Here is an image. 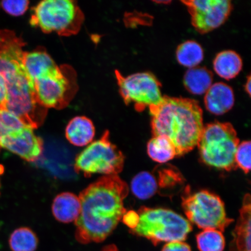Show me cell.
<instances>
[{
	"label": "cell",
	"instance_id": "obj_1",
	"mask_svg": "<svg viewBox=\"0 0 251 251\" xmlns=\"http://www.w3.org/2000/svg\"><path fill=\"white\" fill-rule=\"evenodd\" d=\"M128 187L118 175L105 176L81 191V211L75 221L78 243H101L111 235L126 212L124 200Z\"/></svg>",
	"mask_w": 251,
	"mask_h": 251
},
{
	"label": "cell",
	"instance_id": "obj_2",
	"mask_svg": "<svg viewBox=\"0 0 251 251\" xmlns=\"http://www.w3.org/2000/svg\"><path fill=\"white\" fill-rule=\"evenodd\" d=\"M149 109L153 136L168 138L178 156L195 148L204 127L202 109L198 102L163 97L161 102Z\"/></svg>",
	"mask_w": 251,
	"mask_h": 251
},
{
	"label": "cell",
	"instance_id": "obj_3",
	"mask_svg": "<svg viewBox=\"0 0 251 251\" xmlns=\"http://www.w3.org/2000/svg\"><path fill=\"white\" fill-rule=\"evenodd\" d=\"M139 222L130 233L145 237L153 245L186 240L193 230L191 223L170 209L141 207Z\"/></svg>",
	"mask_w": 251,
	"mask_h": 251
},
{
	"label": "cell",
	"instance_id": "obj_4",
	"mask_svg": "<svg viewBox=\"0 0 251 251\" xmlns=\"http://www.w3.org/2000/svg\"><path fill=\"white\" fill-rule=\"evenodd\" d=\"M239 144L231 124L216 122L203 127L197 146L204 164L231 171L237 168L235 155Z\"/></svg>",
	"mask_w": 251,
	"mask_h": 251
},
{
	"label": "cell",
	"instance_id": "obj_5",
	"mask_svg": "<svg viewBox=\"0 0 251 251\" xmlns=\"http://www.w3.org/2000/svg\"><path fill=\"white\" fill-rule=\"evenodd\" d=\"M7 87L5 108L27 126L37 128L45 121L47 109L40 104L34 84L23 70L4 78Z\"/></svg>",
	"mask_w": 251,
	"mask_h": 251
},
{
	"label": "cell",
	"instance_id": "obj_6",
	"mask_svg": "<svg viewBox=\"0 0 251 251\" xmlns=\"http://www.w3.org/2000/svg\"><path fill=\"white\" fill-rule=\"evenodd\" d=\"M83 18L74 1L46 0L33 8L30 24L45 33L70 36L79 30Z\"/></svg>",
	"mask_w": 251,
	"mask_h": 251
},
{
	"label": "cell",
	"instance_id": "obj_7",
	"mask_svg": "<svg viewBox=\"0 0 251 251\" xmlns=\"http://www.w3.org/2000/svg\"><path fill=\"white\" fill-rule=\"evenodd\" d=\"M182 200L188 221L203 230L214 229L223 232L234 221L227 217L221 198L209 191L190 193L186 190Z\"/></svg>",
	"mask_w": 251,
	"mask_h": 251
},
{
	"label": "cell",
	"instance_id": "obj_8",
	"mask_svg": "<svg viewBox=\"0 0 251 251\" xmlns=\"http://www.w3.org/2000/svg\"><path fill=\"white\" fill-rule=\"evenodd\" d=\"M124 162L123 153L110 141L109 131H106L77 156L75 170L87 177L97 174L118 175L123 170Z\"/></svg>",
	"mask_w": 251,
	"mask_h": 251
},
{
	"label": "cell",
	"instance_id": "obj_9",
	"mask_svg": "<svg viewBox=\"0 0 251 251\" xmlns=\"http://www.w3.org/2000/svg\"><path fill=\"white\" fill-rule=\"evenodd\" d=\"M37 100L46 109L65 107L77 90L73 70L58 67L34 83Z\"/></svg>",
	"mask_w": 251,
	"mask_h": 251
},
{
	"label": "cell",
	"instance_id": "obj_10",
	"mask_svg": "<svg viewBox=\"0 0 251 251\" xmlns=\"http://www.w3.org/2000/svg\"><path fill=\"white\" fill-rule=\"evenodd\" d=\"M119 90L127 104H133L138 111L158 105L163 99L161 83L150 72H140L124 76L116 72Z\"/></svg>",
	"mask_w": 251,
	"mask_h": 251
},
{
	"label": "cell",
	"instance_id": "obj_11",
	"mask_svg": "<svg viewBox=\"0 0 251 251\" xmlns=\"http://www.w3.org/2000/svg\"><path fill=\"white\" fill-rule=\"evenodd\" d=\"M182 2L189 12L191 24L200 33H208L221 26L232 9L228 0H188Z\"/></svg>",
	"mask_w": 251,
	"mask_h": 251
},
{
	"label": "cell",
	"instance_id": "obj_12",
	"mask_svg": "<svg viewBox=\"0 0 251 251\" xmlns=\"http://www.w3.org/2000/svg\"><path fill=\"white\" fill-rule=\"evenodd\" d=\"M29 126L0 139V149L4 148L27 162L37 161L42 155L43 141Z\"/></svg>",
	"mask_w": 251,
	"mask_h": 251
},
{
	"label": "cell",
	"instance_id": "obj_13",
	"mask_svg": "<svg viewBox=\"0 0 251 251\" xmlns=\"http://www.w3.org/2000/svg\"><path fill=\"white\" fill-rule=\"evenodd\" d=\"M24 46L14 31L0 30V74L4 78L23 70Z\"/></svg>",
	"mask_w": 251,
	"mask_h": 251
},
{
	"label": "cell",
	"instance_id": "obj_14",
	"mask_svg": "<svg viewBox=\"0 0 251 251\" xmlns=\"http://www.w3.org/2000/svg\"><path fill=\"white\" fill-rule=\"evenodd\" d=\"M205 94L204 102L206 108L213 114H225L234 106L233 91L226 84L216 83L212 84Z\"/></svg>",
	"mask_w": 251,
	"mask_h": 251
},
{
	"label": "cell",
	"instance_id": "obj_15",
	"mask_svg": "<svg viewBox=\"0 0 251 251\" xmlns=\"http://www.w3.org/2000/svg\"><path fill=\"white\" fill-rule=\"evenodd\" d=\"M23 64L25 73L33 84L58 67L51 56L42 50L25 52Z\"/></svg>",
	"mask_w": 251,
	"mask_h": 251
},
{
	"label": "cell",
	"instance_id": "obj_16",
	"mask_svg": "<svg viewBox=\"0 0 251 251\" xmlns=\"http://www.w3.org/2000/svg\"><path fill=\"white\" fill-rule=\"evenodd\" d=\"M251 196L244 197L240 216L233 232L230 251H251Z\"/></svg>",
	"mask_w": 251,
	"mask_h": 251
},
{
	"label": "cell",
	"instance_id": "obj_17",
	"mask_svg": "<svg viewBox=\"0 0 251 251\" xmlns=\"http://www.w3.org/2000/svg\"><path fill=\"white\" fill-rule=\"evenodd\" d=\"M80 211L79 198L73 193L66 192L59 194L53 201V215L57 221L64 224L76 221Z\"/></svg>",
	"mask_w": 251,
	"mask_h": 251
},
{
	"label": "cell",
	"instance_id": "obj_18",
	"mask_svg": "<svg viewBox=\"0 0 251 251\" xmlns=\"http://www.w3.org/2000/svg\"><path fill=\"white\" fill-rule=\"evenodd\" d=\"M95 127L92 121L86 117H75L69 122L65 136L74 146L83 147L92 143L95 136Z\"/></svg>",
	"mask_w": 251,
	"mask_h": 251
},
{
	"label": "cell",
	"instance_id": "obj_19",
	"mask_svg": "<svg viewBox=\"0 0 251 251\" xmlns=\"http://www.w3.org/2000/svg\"><path fill=\"white\" fill-rule=\"evenodd\" d=\"M243 61L239 55L233 51L219 53L213 61V69L220 77L230 80L240 74Z\"/></svg>",
	"mask_w": 251,
	"mask_h": 251
},
{
	"label": "cell",
	"instance_id": "obj_20",
	"mask_svg": "<svg viewBox=\"0 0 251 251\" xmlns=\"http://www.w3.org/2000/svg\"><path fill=\"white\" fill-rule=\"evenodd\" d=\"M213 75L205 68L196 67L187 71L184 77L186 89L196 95L205 94L212 85Z\"/></svg>",
	"mask_w": 251,
	"mask_h": 251
},
{
	"label": "cell",
	"instance_id": "obj_21",
	"mask_svg": "<svg viewBox=\"0 0 251 251\" xmlns=\"http://www.w3.org/2000/svg\"><path fill=\"white\" fill-rule=\"evenodd\" d=\"M147 152L153 161L161 164L177 156L174 144L164 136H153L147 144Z\"/></svg>",
	"mask_w": 251,
	"mask_h": 251
},
{
	"label": "cell",
	"instance_id": "obj_22",
	"mask_svg": "<svg viewBox=\"0 0 251 251\" xmlns=\"http://www.w3.org/2000/svg\"><path fill=\"white\" fill-rule=\"evenodd\" d=\"M203 50L199 43L187 41L178 47L176 58L178 63L188 68H196L203 59Z\"/></svg>",
	"mask_w": 251,
	"mask_h": 251
},
{
	"label": "cell",
	"instance_id": "obj_23",
	"mask_svg": "<svg viewBox=\"0 0 251 251\" xmlns=\"http://www.w3.org/2000/svg\"><path fill=\"white\" fill-rule=\"evenodd\" d=\"M38 244L36 234L28 227L16 229L9 239V247L12 251H35Z\"/></svg>",
	"mask_w": 251,
	"mask_h": 251
},
{
	"label": "cell",
	"instance_id": "obj_24",
	"mask_svg": "<svg viewBox=\"0 0 251 251\" xmlns=\"http://www.w3.org/2000/svg\"><path fill=\"white\" fill-rule=\"evenodd\" d=\"M131 189L138 199L146 200L155 195L158 184L152 175L149 172H142L131 181Z\"/></svg>",
	"mask_w": 251,
	"mask_h": 251
},
{
	"label": "cell",
	"instance_id": "obj_25",
	"mask_svg": "<svg viewBox=\"0 0 251 251\" xmlns=\"http://www.w3.org/2000/svg\"><path fill=\"white\" fill-rule=\"evenodd\" d=\"M198 249L200 251H224L225 238L222 232L214 229H206L196 237Z\"/></svg>",
	"mask_w": 251,
	"mask_h": 251
},
{
	"label": "cell",
	"instance_id": "obj_26",
	"mask_svg": "<svg viewBox=\"0 0 251 251\" xmlns=\"http://www.w3.org/2000/svg\"><path fill=\"white\" fill-rule=\"evenodd\" d=\"M26 126L20 118L8 110L0 109V139Z\"/></svg>",
	"mask_w": 251,
	"mask_h": 251
},
{
	"label": "cell",
	"instance_id": "obj_27",
	"mask_svg": "<svg viewBox=\"0 0 251 251\" xmlns=\"http://www.w3.org/2000/svg\"><path fill=\"white\" fill-rule=\"evenodd\" d=\"M251 146L250 141H244L239 144L235 155V161L237 167L249 174L251 169Z\"/></svg>",
	"mask_w": 251,
	"mask_h": 251
},
{
	"label": "cell",
	"instance_id": "obj_28",
	"mask_svg": "<svg viewBox=\"0 0 251 251\" xmlns=\"http://www.w3.org/2000/svg\"><path fill=\"white\" fill-rule=\"evenodd\" d=\"M29 2L22 0V1H3L1 5L3 9L8 14L13 16L23 15L29 7Z\"/></svg>",
	"mask_w": 251,
	"mask_h": 251
},
{
	"label": "cell",
	"instance_id": "obj_29",
	"mask_svg": "<svg viewBox=\"0 0 251 251\" xmlns=\"http://www.w3.org/2000/svg\"><path fill=\"white\" fill-rule=\"evenodd\" d=\"M162 251H191V249L189 245L183 241H175L165 244Z\"/></svg>",
	"mask_w": 251,
	"mask_h": 251
},
{
	"label": "cell",
	"instance_id": "obj_30",
	"mask_svg": "<svg viewBox=\"0 0 251 251\" xmlns=\"http://www.w3.org/2000/svg\"><path fill=\"white\" fill-rule=\"evenodd\" d=\"M122 219H123L124 224L127 225L130 230H133L137 226L138 222H139V215L137 212L131 211L126 212Z\"/></svg>",
	"mask_w": 251,
	"mask_h": 251
},
{
	"label": "cell",
	"instance_id": "obj_31",
	"mask_svg": "<svg viewBox=\"0 0 251 251\" xmlns=\"http://www.w3.org/2000/svg\"><path fill=\"white\" fill-rule=\"evenodd\" d=\"M6 100H7V87H6L4 77L0 74V109L5 108Z\"/></svg>",
	"mask_w": 251,
	"mask_h": 251
},
{
	"label": "cell",
	"instance_id": "obj_32",
	"mask_svg": "<svg viewBox=\"0 0 251 251\" xmlns=\"http://www.w3.org/2000/svg\"><path fill=\"white\" fill-rule=\"evenodd\" d=\"M101 251H119L117 246L115 245L111 244L106 246L103 248Z\"/></svg>",
	"mask_w": 251,
	"mask_h": 251
},
{
	"label": "cell",
	"instance_id": "obj_33",
	"mask_svg": "<svg viewBox=\"0 0 251 251\" xmlns=\"http://www.w3.org/2000/svg\"><path fill=\"white\" fill-rule=\"evenodd\" d=\"M245 89H246L247 94H249V95L251 96V78L250 76L248 78L246 86H245Z\"/></svg>",
	"mask_w": 251,
	"mask_h": 251
},
{
	"label": "cell",
	"instance_id": "obj_34",
	"mask_svg": "<svg viewBox=\"0 0 251 251\" xmlns=\"http://www.w3.org/2000/svg\"><path fill=\"white\" fill-rule=\"evenodd\" d=\"M4 172V167L0 165V175L3 174Z\"/></svg>",
	"mask_w": 251,
	"mask_h": 251
}]
</instances>
